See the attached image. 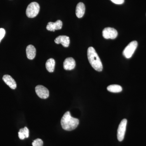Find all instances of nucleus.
Here are the masks:
<instances>
[{
	"mask_svg": "<svg viewBox=\"0 0 146 146\" xmlns=\"http://www.w3.org/2000/svg\"><path fill=\"white\" fill-rule=\"evenodd\" d=\"M61 125L63 129L72 131L77 127L79 123L78 119L73 117L69 111L65 112L61 119Z\"/></svg>",
	"mask_w": 146,
	"mask_h": 146,
	"instance_id": "obj_1",
	"label": "nucleus"
},
{
	"mask_svg": "<svg viewBox=\"0 0 146 146\" xmlns=\"http://www.w3.org/2000/svg\"><path fill=\"white\" fill-rule=\"evenodd\" d=\"M87 57L90 64L96 70L101 72L103 65L99 56L93 47H90L87 50Z\"/></svg>",
	"mask_w": 146,
	"mask_h": 146,
	"instance_id": "obj_2",
	"label": "nucleus"
},
{
	"mask_svg": "<svg viewBox=\"0 0 146 146\" xmlns=\"http://www.w3.org/2000/svg\"><path fill=\"white\" fill-rule=\"evenodd\" d=\"M40 6L39 4L36 2L31 3L27 7V16L29 18H33L36 17L39 13Z\"/></svg>",
	"mask_w": 146,
	"mask_h": 146,
	"instance_id": "obj_3",
	"label": "nucleus"
},
{
	"mask_svg": "<svg viewBox=\"0 0 146 146\" xmlns=\"http://www.w3.org/2000/svg\"><path fill=\"white\" fill-rule=\"evenodd\" d=\"M138 46V42L136 41L131 42L123 51V55L125 57L129 58L132 56Z\"/></svg>",
	"mask_w": 146,
	"mask_h": 146,
	"instance_id": "obj_4",
	"label": "nucleus"
},
{
	"mask_svg": "<svg viewBox=\"0 0 146 146\" xmlns=\"http://www.w3.org/2000/svg\"><path fill=\"white\" fill-rule=\"evenodd\" d=\"M127 120L126 119H123L122 120L121 122L119 125L117 130V138L119 141H122L124 138L126 129Z\"/></svg>",
	"mask_w": 146,
	"mask_h": 146,
	"instance_id": "obj_5",
	"label": "nucleus"
},
{
	"mask_svg": "<svg viewBox=\"0 0 146 146\" xmlns=\"http://www.w3.org/2000/svg\"><path fill=\"white\" fill-rule=\"evenodd\" d=\"M102 35L106 39H115L118 35V32L115 29L107 27L103 30Z\"/></svg>",
	"mask_w": 146,
	"mask_h": 146,
	"instance_id": "obj_6",
	"label": "nucleus"
},
{
	"mask_svg": "<svg viewBox=\"0 0 146 146\" xmlns=\"http://www.w3.org/2000/svg\"><path fill=\"white\" fill-rule=\"evenodd\" d=\"M37 96L43 99H46L48 98L49 96V92L48 90L45 86L42 85H37L35 88Z\"/></svg>",
	"mask_w": 146,
	"mask_h": 146,
	"instance_id": "obj_7",
	"label": "nucleus"
},
{
	"mask_svg": "<svg viewBox=\"0 0 146 146\" xmlns=\"http://www.w3.org/2000/svg\"><path fill=\"white\" fill-rule=\"evenodd\" d=\"M63 23L60 20H58L55 23L49 22L46 26V29L49 31L54 32L56 30L62 29Z\"/></svg>",
	"mask_w": 146,
	"mask_h": 146,
	"instance_id": "obj_8",
	"label": "nucleus"
},
{
	"mask_svg": "<svg viewBox=\"0 0 146 146\" xmlns=\"http://www.w3.org/2000/svg\"><path fill=\"white\" fill-rule=\"evenodd\" d=\"M54 42L58 44H61L63 46L67 48L70 45V37L66 35H60L55 39Z\"/></svg>",
	"mask_w": 146,
	"mask_h": 146,
	"instance_id": "obj_9",
	"label": "nucleus"
},
{
	"mask_svg": "<svg viewBox=\"0 0 146 146\" xmlns=\"http://www.w3.org/2000/svg\"><path fill=\"white\" fill-rule=\"evenodd\" d=\"M76 62L74 59L72 57L67 58L63 63V68L66 70H71L75 68Z\"/></svg>",
	"mask_w": 146,
	"mask_h": 146,
	"instance_id": "obj_10",
	"label": "nucleus"
},
{
	"mask_svg": "<svg viewBox=\"0 0 146 146\" xmlns=\"http://www.w3.org/2000/svg\"><path fill=\"white\" fill-rule=\"evenodd\" d=\"M3 80L11 89H16L17 87V84L15 80L12 78L11 76L9 75H5L3 76Z\"/></svg>",
	"mask_w": 146,
	"mask_h": 146,
	"instance_id": "obj_11",
	"label": "nucleus"
},
{
	"mask_svg": "<svg viewBox=\"0 0 146 146\" xmlns=\"http://www.w3.org/2000/svg\"><path fill=\"white\" fill-rule=\"evenodd\" d=\"M36 49L32 45H29L27 46L26 48L27 57L29 59L32 60L34 59L36 56Z\"/></svg>",
	"mask_w": 146,
	"mask_h": 146,
	"instance_id": "obj_12",
	"label": "nucleus"
},
{
	"mask_svg": "<svg viewBox=\"0 0 146 146\" xmlns=\"http://www.w3.org/2000/svg\"><path fill=\"white\" fill-rule=\"evenodd\" d=\"M85 7L83 3L80 2L78 4L76 10V14L78 18L83 17L85 13Z\"/></svg>",
	"mask_w": 146,
	"mask_h": 146,
	"instance_id": "obj_13",
	"label": "nucleus"
},
{
	"mask_svg": "<svg viewBox=\"0 0 146 146\" xmlns=\"http://www.w3.org/2000/svg\"><path fill=\"white\" fill-rule=\"evenodd\" d=\"M55 61L53 58H50L47 60L46 67L47 70L49 72H53L54 71Z\"/></svg>",
	"mask_w": 146,
	"mask_h": 146,
	"instance_id": "obj_14",
	"label": "nucleus"
},
{
	"mask_svg": "<svg viewBox=\"0 0 146 146\" xmlns=\"http://www.w3.org/2000/svg\"><path fill=\"white\" fill-rule=\"evenodd\" d=\"M29 130L27 127L24 128H21L18 132V137L21 140H24L25 138H28L29 136Z\"/></svg>",
	"mask_w": 146,
	"mask_h": 146,
	"instance_id": "obj_15",
	"label": "nucleus"
},
{
	"mask_svg": "<svg viewBox=\"0 0 146 146\" xmlns=\"http://www.w3.org/2000/svg\"><path fill=\"white\" fill-rule=\"evenodd\" d=\"M107 90L112 93H119L122 91V88L120 85L113 84L108 86Z\"/></svg>",
	"mask_w": 146,
	"mask_h": 146,
	"instance_id": "obj_16",
	"label": "nucleus"
},
{
	"mask_svg": "<svg viewBox=\"0 0 146 146\" xmlns=\"http://www.w3.org/2000/svg\"><path fill=\"white\" fill-rule=\"evenodd\" d=\"M33 146H43V142L42 139L37 138L32 143Z\"/></svg>",
	"mask_w": 146,
	"mask_h": 146,
	"instance_id": "obj_17",
	"label": "nucleus"
},
{
	"mask_svg": "<svg viewBox=\"0 0 146 146\" xmlns=\"http://www.w3.org/2000/svg\"><path fill=\"white\" fill-rule=\"evenodd\" d=\"M5 35V31L4 29L3 28H0V42L1 41L2 39L4 37Z\"/></svg>",
	"mask_w": 146,
	"mask_h": 146,
	"instance_id": "obj_18",
	"label": "nucleus"
},
{
	"mask_svg": "<svg viewBox=\"0 0 146 146\" xmlns=\"http://www.w3.org/2000/svg\"><path fill=\"white\" fill-rule=\"evenodd\" d=\"M112 3L116 4H122L124 2V0H110Z\"/></svg>",
	"mask_w": 146,
	"mask_h": 146,
	"instance_id": "obj_19",
	"label": "nucleus"
}]
</instances>
